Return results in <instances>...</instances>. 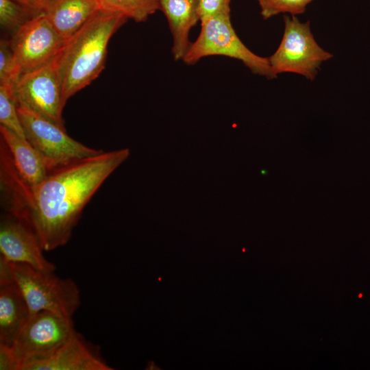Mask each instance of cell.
<instances>
[{"label": "cell", "mask_w": 370, "mask_h": 370, "mask_svg": "<svg viewBox=\"0 0 370 370\" xmlns=\"http://www.w3.org/2000/svg\"><path fill=\"white\" fill-rule=\"evenodd\" d=\"M66 41L42 12L30 19L10 40L19 77L53 61Z\"/></svg>", "instance_id": "9c48e42d"}, {"label": "cell", "mask_w": 370, "mask_h": 370, "mask_svg": "<svg viewBox=\"0 0 370 370\" xmlns=\"http://www.w3.org/2000/svg\"><path fill=\"white\" fill-rule=\"evenodd\" d=\"M77 333L72 318L42 310L31 314L10 348L20 365L49 356Z\"/></svg>", "instance_id": "52a82bcc"}, {"label": "cell", "mask_w": 370, "mask_h": 370, "mask_svg": "<svg viewBox=\"0 0 370 370\" xmlns=\"http://www.w3.org/2000/svg\"><path fill=\"white\" fill-rule=\"evenodd\" d=\"M19 78L10 40L0 41V84L13 85Z\"/></svg>", "instance_id": "ffe728a7"}, {"label": "cell", "mask_w": 370, "mask_h": 370, "mask_svg": "<svg viewBox=\"0 0 370 370\" xmlns=\"http://www.w3.org/2000/svg\"><path fill=\"white\" fill-rule=\"evenodd\" d=\"M26 139L56 168L99 154L70 137L64 129L25 110L18 108Z\"/></svg>", "instance_id": "ba28073f"}, {"label": "cell", "mask_w": 370, "mask_h": 370, "mask_svg": "<svg viewBox=\"0 0 370 370\" xmlns=\"http://www.w3.org/2000/svg\"><path fill=\"white\" fill-rule=\"evenodd\" d=\"M230 0H198L200 21L217 14H230Z\"/></svg>", "instance_id": "44dd1931"}, {"label": "cell", "mask_w": 370, "mask_h": 370, "mask_svg": "<svg viewBox=\"0 0 370 370\" xmlns=\"http://www.w3.org/2000/svg\"><path fill=\"white\" fill-rule=\"evenodd\" d=\"M100 9L97 0H47L42 13L65 40Z\"/></svg>", "instance_id": "4fadbf2b"}, {"label": "cell", "mask_w": 370, "mask_h": 370, "mask_svg": "<svg viewBox=\"0 0 370 370\" xmlns=\"http://www.w3.org/2000/svg\"><path fill=\"white\" fill-rule=\"evenodd\" d=\"M101 9L143 22L160 9V0H97Z\"/></svg>", "instance_id": "2e32d148"}, {"label": "cell", "mask_w": 370, "mask_h": 370, "mask_svg": "<svg viewBox=\"0 0 370 370\" xmlns=\"http://www.w3.org/2000/svg\"><path fill=\"white\" fill-rule=\"evenodd\" d=\"M38 14L15 0H0V25L14 34Z\"/></svg>", "instance_id": "ac0fdd59"}, {"label": "cell", "mask_w": 370, "mask_h": 370, "mask_svg": "<svg viewBox=\"0 0 370 370\" xmlns=\"http://www.w3.org/2000/svg\"><path fill=\"white\" fill-rule=\"evenodd\" d=\"M8 263L12 278L21 291L30 314L46 310L73 317L81 303L80 291L73 280L26 264Z\"/></svg>", "instance_id": "3957f363"}, {"label": "cell", "mask_w": 370, "mask_h": 370, "mask_svg": "<svg viewBox=\"0 0 370 370\" xmlns=\"http://www.w3.org/2000/svg\"><path fill=\"white\" fill-rule=\"evenodd\" d=\"M1 138L7 146L16 169L31 187L42 182L56 167L29 142L0 125Z\"/></svg>", "instance_id": "7c38bea8"}, {"label": "cell", "mask_w": 370, "mask_h": 370, "mask_svg": "<svg viewBox=\"0 0 370 370\" xmlns=\"http://www.w3.org/2000/svg\"><path fill=\"white\" fill-rule=\"evenodd\" d=\"M201 21L197 38L191 42L183 58L186 64H196L210 56H224L241 61L254 74L269 79L276 78L269 58L249 50L241 40L232 27L230 14H217Z\"/></svg>", "instance_id": "277c9868"}, {"label": "cell", "mask_w": 370, "mask_h": 370, "mask_svg": "<svg viewBox=\"0 0 370 370\" xmlns=\"http://www.w3.org/2000/svg\"><path fill=\"white\" fill-rule=\"evenodd\" d=\"M56 58L42 67L21 75L12 85V94L18 108L65 130L62 116L64 106Z\"/></svg>", "instance_id": "8992f818"}, {"label": "cell", "mask_w": 370, "mask_h": 370, "mask_svg": "<svg viewBox=\"0 0 370 370\" xmlns=\"http://www.w3.org/2000/svg\"><path fill=\"white\" fill-rule=\"evenodd\" d=\"M264 19H268L281 13L292 15L302 14L306 6L313 0H256Z\"/></svg>", "instance_id": "d6986e66"}, {"label": "cell", "mask_w": 370, "mask_h": 370, "mask_svg": "<svg viewBox=\"0 0 370 370\" xmlns=\"http://www.w3.org/2000/svg\"><path fill=\"white\" fill-rule=\"evenodd\" d=\"M127 19L100 8L66 41L56 58L64 106L99 76L105 66L111 37Z\"/></svg>", "instance_id": "7a4b0ae2"}, {"label": "cell", "mask_w": 370, "mask_h": 370, "mask_svg": "<svg viewBox=\"0 0 370 370\" xmlns=\"http://www.w3.org/2000/svg\"><path fill=\"white\" fill-rule=\"evenodd\" d=\"M43 251L37 236L26 224L10 214L1 217L0 257L42 271H55L56 266L45 257Z\"/></svg>", "instance_id": "30bf717a"}, {"label": "cell", "mask_w": 370, "mask_h": 370, "mask_svg": "<svg viewBox=\"0 0 370 370\" xmlns=\"http://www.w3.org/2000/svg\"><path fill=\"white\" fill-rule=\"evenodd\" d=\"M30 314L28 305L12 278L0 282V345L11 347Z\"/></svg>", "instance_id": "5bb4252c"}, {"label": "cell", "mask_w": 370, "mask_h": 370, "mask_svg": "<svg viewBox=\"0 0 370 370\" xmlns=\"http://www.w3.org/2000/svg\"><path fill=\"white\" fill-rule=\"evenodd\" d=\"M29 9L40 14L47 0H15Z\"/></svg>", "instance_id": "603a6c76"}, {"label": "cell", "mask_w": 370, "mask_h": 370, "mask_svg": "<svg viewBox=\"0 0 370 370\" xmlns=\"http://www.w3.org/2000/svg\"><path fill=\"white\" fill-rule=\"evenodd\" d=\"M284 29L281 42L269 57L272 71L277 76L282 73L301 75L314 80L323 62L332 55L316 42L310 23H301L297 17L284 16Z\"/></svg>", "instance_id": "5b68a950"}, {"label": "cell", "mask_w": 370, "mask_h": 370, "mask_svg": "<svg viewBox=\"0 0 370 370\" xmlns=\"http://www.w3.org/2000/svg\"><path fill=\"white\" fill-rule=\"evenodd\" d=\"M95 345L76 333L53 353L22 363L18 370H112Z\"/></svg>", "instance_id": "8fae6325"}, {"label": "cell", "mask_w": 370, "mask_h": 370, "mask_svg": "<svg viewBox=\"0 0 370 370\" xmlns=\"http://www.w3.org/2000/svg\"><path fill=\"white\" fill-rule=\"evenodd\" d=\"M18 365L10 348L0 345V370H18Z\"/></svg>", "instance_id": "7402d4cb"}, {"label": "cell", "mask_w": 370, "mask_h": 370, "mask_svg": "<svg viewBox=\"0 0 370 370\" xmlns=\"http://www.w3.org/2000/svg\"><path fill=\"white\" fill-rule=\"evenodd\" d=\"M129 155L128 149L103 151L56 168L31 187L27 202L16 218L33 230L44 251L64 246L86 204Z\"/></svg>", "instance_id": "6da1fadb"}, {"label": "cell", "mask_w": 370, "mask_h": 370, "mask_svg": "<svg viewBox=\"0 0 370 370\" xmlns=\"http://www.w3.org/2000/svg\"><path fill=\"white\" fill-rule=\"evenodd\" d=\"M0 125L26 139L11 84H0Z\"/></svg>", "instance_id": "e0dca14e"}, {"label": "cell", "mask_w": 370, "mask_h": 370, "mask_svg": "<svg viewBox=\"0 0 370 370\" xmlns=\"http://www.w3.org/2000/svg\"><path fill=\"white\" fill-rule=\"evenodd\" d=\"M160 9L167 18L172 34L173 58L183 60L191 44L190 31L200 21L198 0H160Z\"/></svg>", "instance_id": "9a60e30c"}]
</instances>
